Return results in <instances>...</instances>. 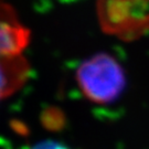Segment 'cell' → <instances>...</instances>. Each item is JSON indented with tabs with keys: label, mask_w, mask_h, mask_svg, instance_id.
I'll list each match as a JSON object with an SVG mask.
<instances>
[{
	"label": "cell",
	"mask_w": 149,
	"mask_h": 149,
	"mask_svg": "<svg viewBox=\"0 0 149 149\" xmlns=\"http://www.w3.org/2000/svg\"><path fill=\"white\" fill-rule=\"evenodd\" d=\"M76 80L82 93L96 104L114 102L125 87L122 66L107 54L84 61L77 70Z\"/></svg>",
	"instance_id": "6da1fadb"
},
{
	"label": "cell",
	"mask_w": 149,
	"mask_h": 149,
	"mask_svg": "<svg viewBox=\"0 0 149 149\" xmlns=\"http://www.w3.org/2000/svg\"><path fill=\"white\" fill-rule=\"evenodd\" d=\"M30 66L23 55L0 56V101L16 93L29 77Z\"/></svg>",
	"instance_id": "3957f363"
},
{
	"label": "cell",
	"mask_w": 149,
	"mask_h": 149,
	"mask_svg": "<svg viewBox=\"0 0 149 149\" xmlns=\"http://www.w3.org/2000/svg\"><path fill=\"white\" fill-rule=\"evenodd\" d=\"M30 149H69V148H66V147L62 144L48 140V141H42V143H40V144L36 145V146L31 147Z\"/></svg>",
	"instance_id": "277c9868"
},
{
	"label": "cell",
	"mask_w": 149,
	"mask_h": 149,
	"mask_svg": "<svg viewBox=\"0 0 149 149\" xmlns=\"http://www.w3.org/2000/svg\"><path fill=\"white\" fill-rule=\"evenodd\" d=\"M30 42V31L12 7L0 3V56L20 55Z\"/></svg>",
	"instance_id": "7a4b0ae2"
}]
</instances>
